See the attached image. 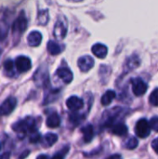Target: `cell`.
Segmentation results:
<instances>
[{
    "label": "cell",
    "mask_w": 158,
    "mask_h": 159,
    "mask_svg": "<svg viewBox=\"0 0 158 159\" xmlns=\"http://www.w3.org/2000/svg\"><path fill=\"white\" fill-rule=\"evenodd\" d=\"M15 132L18 133L20 138H24L27 134H32L36 131V121L31 116H27L23 120L15 123L12 126Z\"/></svg>",
    "instance_id": "obj_1"
},
{
    "label": "cell",
    "mask_w": 158,
    "mask_h": 159,
    "mask_svg": "<svg viewBox=\"0 0 158 159\" xmlns=\"http://www.w3.org/2000/svg\"><path fill=\"white\" fill-rule=\"evenodd\" d=\"M123 113H124V110L119 107H115V108L111 109V110L107 111L106 113H104V118H105L103 121L104 126L112 127L114 124H115V122L122 116Z\"/></svg>",
    "instance_id": "obj_2"
},
{
    "label": "cell",
    "mask_w": 158,
    "mask_h": 159,
    "mask_svg": "<svg viewBox=\"0 0 158 159\" xmlns=\"http://www.w3.org/2000/svg\"><path fill=\"white\" fill-rule=\"evenodd\" d=\"M34 81L38 87H46L49 83V75L47 69L40 68L36 71V73L34 75Z\"/></svg>",
    "instance_id": "obj_3"
},
{
    "label": "cell",
    "mask_w": 158,
    "mask_h": 159,
    "mask_svg": "<svg viewBox=\"0 0 158 159\" xmlns=\"http://www.w3.org/2000/svg\"><path fill=\"white\" fill-rule=\"evenodd\" d=\"M135 132H136V135L140 138H146L147 136H149V134L151 132V128H150L149 122L144 118L140 119L136 124Z\"/></svg>",
    "instance_id": "obj_4"
},
{
    "label": "cell",
    "mask_w": 158,
    "mask_h": 159,
    "mask_svg": "<svg viewBox=\"0 0 158 159\" xmlns=\"http://www.w3.org/2000/svg\"><path fill=\"white\" fill-rule=\"evenodd\" d=\"M131 84H132V91L136 96L143 95L146 92L147 89H148L147 84L141 77L132 78L131 79Z\"/></svg>",
    "instance_id": "obj_5"
},
{
    "label": "cell",
    "mask_w": 158,
    "mask_h": 159,
    "mask_svg": "<svg viewBox=\"0 0 158 159\" xmlns=\"http://www.w3.org/2000/svg\"><path fill=\"white\" fill-rule=\"evenodd\" d=\"M27 28V19L24 15V12L21 11L16 20L12 25V31L14 34H21Z\"/></svg>",
    "instance_id": "obj_6"
},
{
    "label": "cell",
    "mask_w": 158,
    "mask_h": 159,
    "mask_svg": "<svg viewBox=\"0 0 158 159\" xmlns=\"http://www.w3.org/2000/svg\"><path fill=\"white\" fill-rule=\"evenodd\" d=\"M17 100L14 97L7 98L1 105H0V116H7L9 115L16 107Z\"/></svg>",
    "instance_id": "obj_7"
},
{
    "label": "cell",
    "mask_w": 158,
    "mask_h": 159,
    "mask_svg": "<svg viewBox=\"0 0 158 159\" xmlns=\"http://www.w3.org/2000/svg\"><path fill=\"white\" fill-rule=\"evenodd\" d=\"M15 66H16L18 72L23 73V72H27L28 70H30V68L32 67V63H31V61L29 58H27L25 56H19L16 59Z\"/></svg>",
    "instance_id": "obj_8"
},
{
    "label": "cell",
    "mask_w": 158,
    "mask_h": 159,
    "mask_svg": "<svg viewBox=\"0 0 158 159\" xmlns=\"http://www.w3.org/2000/svg\"><path fill=\"white\" fill-rule=\"evenodd\" d=\"M77 65L82 72H88L94 66V60L90 56H83L79 58Z\"/></svg>",
    "instance_id": "obj_9"
},
{
    "label": "cell",
    "mask_w": 158,
    "mask_h": 159,
    "mask_svg": "<svg viewBox=\"0 0 158 159\" xmlns=\"http://www.w3.org/2000/svg\"><path fill=\"white\" fill-rule=\"evenodd\" d=\"M66 34H67V26L65 25V23L62 22V20H59L54 26V30H53L54 36L57 39L61 40L65 37Z\"/></svg>",
    "instance_id": "obj_10"
},
{
    "label": "cell",
    "mask_w": 158,
    "mask_h": 159,
    "mask_svg": "<svg viewBox=\"0 0 158 159\" xmlns=\"http://www.w3.org/2000/svg\"><path fill=\"white\" fill-rule=\"evenodd\" d=\"M56 75L60 79H61L65 84L71 83L73 80V77H74L73 73L68 68H59L56 72Z\"/></svg>",
    "instance_id": "obj_11"
},
{
    "label": "cell",
    "mask_w": 158,
    "mask_h": 159,
    "mask_svg": "<svg viewBox=\"0 0 158 159\" xmlns=\"http://www.w3.org/2000/svg\"><path fill=\"white\" fill-rule=\"evenodd\" d=\"M66 105L70 110L77 111V110H80L84 106V102H83V100H81L80 98H78L76 96H72L67 100Z\"/></svg>",
    "instance_id": "obj_12"
},
{
    "label": "cell",
    "mask_w": 158,
    "mask_h": 159,
    "mask_svg": "<svg viewBox=\"0 0 158 159\" xmlns=\"http://www.w3.org/2000/svg\"><path fill=\"white\" fill-rule=\"evenodd\" d=\"M92 52L93 54L98 57V58H101V59H103L106 57L107 55V52H108V49H107V47L104 46L103 44H95L93 47H92Z\"/></svg>",
    "instance_id": "obj_13"
},
{
    "label": "cell",
    "mask_w": 158,
    "mask_h": 159,
    "mask_svg": "<svg viewBox=\"0 0 158 159\" xmlns=\"http://www.w3.org/2000/svg\"><path fill=\"white\" fill-rule=\"evenodd\" d=\"M28 44L31 47H37L40 45L42 40V34L37 31H33L27 37Z\"/></svg>",
    "instance_id": "obj_14"
},
{
    "label": "cell",
    "mask_w": 158,
    "mask_h": 159,
    "mask_svg": "<svg viewBox=\"0 0 158 159\" xmlns=\"http://www.w3.org/2000/svg\"><path fill=\"white\" fill-rule=\"evenodd\" d=\"M112 132L117 136H126L128 133V127L122 122H117L112 126Z\"/></svg>",
    "instance_id": "obj_15"
},
{
    "label": "cell",
    "mask_w": 158,
    "mask_h": 159,
    "mask_svg": "<svg viewBox=\"0 0 158 159\" xmlns=\"http://www.w3.org/2000/svg\"><path fill=\"white\" fill-rule=\"evenodd\" d=\"M8 31V22L4 16L3 12H0V40H3L6 38Z\"/></svg>",
    "instance_id": "obj_16"
},
{
    "label": "cell",
    "mask_w": 158,
    "mask_h": 159,
    "mask_svg": "<svg viewBox=\"0 0 158 159\" xmlns=\"http://www.w3.org/2000/svg\"><path fill=\"white\" fill-rule=\"evenodd\" d=\"M141 64V60L137 55H133L130 58L128 59V61H126V70L127 71H131L135 68H137L139 65Z\"/></svg>",
    "instance_id": "obj_17"
},
{
    "label": "cell",
    "mask_w": 158,
    "mask_h": 159,
    "mask_svg": "<svg viewBox=\"0 0 158 159\" xmlns=\"http://www.w3.org/2000/svg\"><path fill=\"white\" fill-rule=\"evenodd\" d=\"M61 124V118L57 113H52L50 116H48L47 119V126L51 129L58 128Z\"/></svg>",
    "instance_id": "obj_18"
},
{
    "label": "cell",
    "mask_w": 158,
    "mask_h": 159,
    "mask_svg": "<svg viewBox=\"0 0 158 159\" xmlns=\"http://www.w3.org/2000/svg\"><path fill=\"white\" fill-rule=\"evenodd\" d=\"M63 50V46H61L55 41H48L47 43V51L51 55H58Z\"/></svg>",
    "instance_id": "obj_19"
},
{
    "label": "cell",
    "mask_w": 158,
    "mask_h": 159,
    "mask_svg": "<svg viewBox=\"0 0 158 159\" xmlns=\"http://www.w3.org/2000/svg\"><path fill=\"white\" fill-rule=\"evenodd\" d=\"M81 132L83 133V136H84V142L85 143H89L93 136H94V129H93V126L92 125H87L85 126L82 129H81Z\"/></svg>",
    "instance_id": "obj_20"
},
{
    "label": "cell",
    "mask_w": 158,
    "mask_h": 159,
    "mask_svg": "<svg viewBox=\"0 0 158 159\" xmlns=\"http://www.w3.org/2000/svg\"><path fill=\"white\" fill-rule=\"evenodd\" d=\"M58 141V136L56 134L53 133H47L46 134V136L43 138L42 143L44 147H49L51 145H53L56 142Z\"/></svg>",
    "instance_id": "obj_21"
},
{
    "label": "cell",
    "mask_w": 158,
    "mask_h": 159,
    "mask_svg": "<svg viewBox=\"0 0 158 159\" xmlns=\"http://www.w3.org/2000/svg\"><path fill=\"white\" fill-rule=\"evenodd\" d=\"M115 96L116 95H115V92L114 90H108V91H106L105 94L102 98V104L104 105V106L109 105L113 102V100L115 98Z\"/></svg>",
    "instance_id": "obj_22"
},
{
    "label": "cell",
    "mask_w": 158,
    "mask_h": 159,
    "mask_svg": "<svg viewBox=\"0 0 158 159\" xmlns=\"http://www.w3.org/2000/svg\"><path fill=\"white\" fill-rule=\"evenodd\" d=\"M48 11L46 10H40L37 14V22L41 25H45L48 21Z\"/></svg>",
    "instance_id": "obj_23"
},
{
    "label": "cell",
    "mask_w": 158,
    "mask_h": 159,
    "mask_svg": "<svg viewBox=\"0 0 158 159\" xmlns=\"http://www.w3.org/2000/svg\"><path fill=\"white\" fill-rule=\"evenodd\" d=\"M4 70H5V74L8 76H12L14 75V71H13V61L11 60H7L4 62Z\"/></svg>",
    "instance_id": "obj_24"
},
{
    "label": "cell",
    "mask_w": 158,
    "mask_h": 159,
    "mask_svg": "<svg viewBox=\"0 0 158 159\" xmlns=\"http://www.w3.org/2000/svg\"><path fill=\"white\" fill-rule=\"evenodd\" d=\"M84 119V116H81V114H77V113H73L70 115V117H69V120L71 123H73L74 125L77 126L78 124L81 123V121Z\"/></svg>",
    "instance_id": "obj_25"
},
{
    "label": "cell",
    "mask_w": 158,
    "mask_h": 159,
    "mask_svg": "<svg viewBox=\"0 0 158 159\" xmlns=\"http://www.w3.org/2000/svg\"><path fill=\"white\" fill-rule=\"evenodd\" d=\"M139 144V142L137 140V138L135 137H131L128 140V142L126 143V148L127 149H129V150H132V149H135Z\"/></svg>",
    "instance_id": "obj_26"
},
{
    "label": "cell",
    "mask_w": 158,
    "mask_h": 159,
    "mask_svg": "<svg viewBox=\"0 0 158 159\" xmlns=\"http://www.w3.org/2000/svg\"><path fill=\"white\" fill-rule=\"evenodd\" d=\"M149 102L152 105L158 106V88L156 89L150 95L149 97Z\"/></svg>",
    "instance_id": "obj_27"
},
{
    "label": "cell",
    "mask_w": 158,
    "mask_h": 159,
    "mask_svg": "<svg viewBox=\"0 0 158 159\" xmlns=\"http://www.w3.org/2000/svg\"><path fill=\"white\" fill-rule=\"evenodd\" d=\"M150 128L151 129H154L155 131L158 132V116H154L152 117V119L150 120Z\"/></svg>",
    "instance_id": "obj_28"
},
{
    "label": "cell",
    "mask_w": 158,
    "mask_h": 159,
    "mask_svg": "<svg viewBox=\"0 0 158 159\" xmlns=\"http://www.w3.org/2000/svg\"><path fill=\"white\" fill-rule=\"evenodd\" d=\"M40 140H41V135L37 131H35V132L31 134V138H30V142L31 143H38Z\"/></svg>",
    "instance_id": "obj_29"
},
{
    "label": "cell",
    "mask_w": 158,
    "mask_h": 159,
    "mask_svg": "<svg viewBox=\"0 0 158 159\" xmlns=\"http://www.w3.org/2000/svg\"><path fill=\"white\" fill-rule=\"evenodd\" d=\"M68 151H69V146H65L61 151H60L58 154H56L53 157H54V158H57V157L62 158V157H65V155L68 153Z\"/></svg>",
    "instance_id": "obj_30"
},
{
    "label": "cell",
    "mask_w": 158,
    "mask_h": 159,
    "mask_svg": "<svg viewBox=\"0 0 158 159\" xmlns=\"http://www.w3.org/2000/svg\"><path fill=\"white\" fill-rule=\"evenodd\" d=\"M152 147H153V149L155 150V152L158 155V138L155 139V140L153 141V143H152Z\"/></svg>",
    "instance_id": "obj_31"
},
{
    "label": "cell",
    "mask_w": 158,
    "mask_h": 159,
    "mask_svg": "<svg viewBox=\"0 0 158 159\" xmlns=\"http://www.w3.org/2000/svg\"><path fill=\"white\" fill-rule=\"evenodd\" d=\"M3 157H9V154L7 153V154H5L3 156H0V158H3Z\"/></svg>",
    "instance_id": "obj_32"
},
{
    "label": "cell",
    "mask_w": 158,
    "mask_h": 159,
    "mask_svg": "<svg viewBox=\"0 0 158 159\" xmlns=\"http://www.w3.org/2000/svg\"><path fill=\"white\" fill-rule=\"evenodd\" d=\"M27 155H29V151H26V153H25V154H22L20 157H25Z\"/></svg>",
    "instance_id": "obj_33"
},
{
    "label": "cell",
    "mask_w": 158,
    "mask_h": 159,
    "mask_svg": "<svg viewBox=\"0 0 158 159\" xmlns=\"http://www.w3.org/2000/svg\"><path fill=\"white\" fill-rule=\"evenodd\" d=\"M40 157H47V156H45V155H43V156H39V157H38V158H40Z\"/></svg>",
    "instance_id": "obj_34"
},
{
    "label": "cell",
    "mask_w": 158,
    "mask_h": 159,
    "mask_svg": "<svg viewBox=\"0 0 158 159\" xmlns=\"http://www.w3.org/2000/svg\"><path fill=\"white\" fill-rule=\"evenodd\" d=\"M69 1H74V2H80V1H83V0H69Z\"/></svg>",
    "instance_id": "obj_35"
},
{
    "label": "cell",
    "mask_w": 158,
    "mask_h": 159,
    "mask_svg": "<svg viewBox=\"0 0 158 159\" xmlns=\"http://www.w3.org/2000/svg\"><path fill=\"white\" fill-rule=\"evenodd\" d=\"M1 52H2V50H1V48H0V55H1Z\"/></svg>",
    "instance_id": "obj_36"
},
{
    "label": "cell",
    "mask_w": 158,
    "mask_h": 159,
    "mask_svg": "<svg viewBox=\"0 0 158 159\" xmlns=\"http://www.w3.org/2000/svg\"><path fill=\"white\" fill-rule=\"evenodd\" d=\"M0 149H1V144H0Z\"/></svg>",
    "instance_id": "obj_37"
}]
</instances>
